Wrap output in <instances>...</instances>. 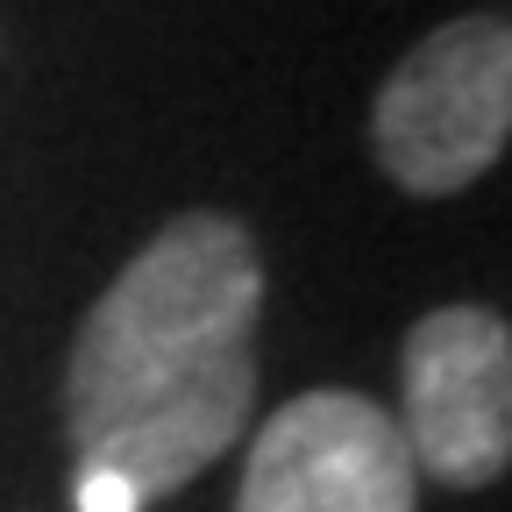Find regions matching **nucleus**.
<instances>
[{
  "label": "nucleus",
  "instance_id": "obj_2",
  "mask_svg": "<svg viewBox=\"0 0 512 512\" xmlns=\"http://www.w3.org/2000/svg\"><path fill=\"white\" fill-rule=\"evenodd\" d=\"M512 136V29L505 15H463L420 36L370 107V150L399 192L448 200L477 185Z\"/></svg>",
  "mask_w": 512,
  "mask_h": 512
},
{
  "label": "nucleus",
  "instance_id": "obj_4",
  "mask_svg": "<svg viewBox=\"0 0 512 512\" xmlns=\"http://www.w3.org/2000/svg\"><path fill=\"white\" fill-rule=\"evenodd\" d=\"M399 441L413 470L456 491H484L512 463V335L484 306H434L413 320Z\"/></svg>",
  "mask_w": 512,
  "mask_h": 512
},
{
  "label": "nucleus",
  "instance_id": "obj_3",
  "mask_svg": "<svg viewBox=\"0 0 512 512\" xmlns=\"http://www.w3.org/2000/svg\"><path fill=\"white\" fill-rule=\"evenodd\" d=\"M235 512H420V470L384 406L320 384L256 427Z\"/></svg>",
  "mask_w": 512,
  "mask_h": 512
},
{
  "label": "nucleus",
  "instance_id": "obj_1",
  "mask_svg": "<svg viewBox=\"0 0 512 512\" xmlns=\"http://www.w3.org/2000/svg\"><path fill=\"white\" fill-rule=\"evenodd\" d=\"M264 256L235 214L164 221L79 320L64 363V427L79 477L136 505L221 463L256 413Z\"/></svg>",
  "mask_w": 512,
  "mask_h": 512
}]
</instances>
